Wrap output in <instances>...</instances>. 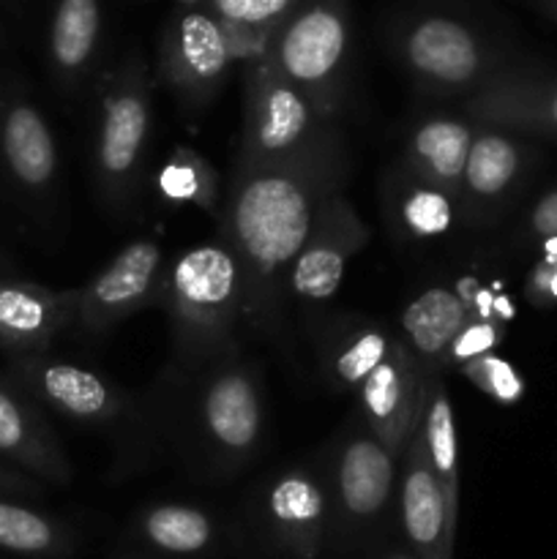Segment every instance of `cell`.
<instances>
[{"instance_id":"3957f363","label":"cell","mask_w":557,"mask_h":559,"mask_svg":"<svg viewBox=\"0 0 557 559\" xmlns=\"http://www.w3.org/2000/svg\"><path fill=\"white\" fill-rule=\"evenodd\" d=\"M153 131L151 80L142 60H123L98 91L93 178L115 207L134 200Z\"/></svg>"},{"instance_id":"1f68e13d","label":"cell","mask_w":557,"mask_h":559,"mask_svg":"<svg viewBox=\"0 0 557 559\" xmlns=\"http://www.w3.org/2000/svg\"><path fill=\"white\" fill-rule=\"evenodd\" d=\"M0 497H14V500H20V497H42V486L31 475L0 462Z\"/></svg>"},{"instance_id":"ac0fdd59","label":"cell","mask_w":557,"mask_h":559,"mask_svg":"<svg viewBox=\"0 0 557 559\" xmlns=\"http://www.w3.org/2000/svg\"><path fill=\"white\" fill-rule=\"evenodd\" d=\"M0 162L20 191L49 197L58 180V142L36 104L27 98L0 102Z\"/></svg>"},{"instance_id":"4fadbf2b","label":"cell","mask_w":557,"mask_h":559,"mask_svg":"<svg viewBox=\"0 0 557 559\" xmlns=\"http://www.w3.org/2000/svg\"><path fill=\"white\" fill-rule=\"evenodd\" d=\"M369 227L344 191H336L317 216L315 229L289 267L287 293L322 304L342 287L349 260L369 243Z\"/></svg>"},{"instance_id":"7c38bea8","label":"cell","mask_w":557,"mask_h":559,"mask_svg":"<svg viewBox=\"0 0 557 559\" xmlns=\"http://www.w3.org/2000/svg\"><path fill=\"white\" fill-rule=\"evenodd\" d=\"M402 58L410 74L431 93H464L484 87L486 49L464 22L429 14L402 36Z\"/></svg>"},{"instance_id":"836d02e7","label":"cell","mask_w":557,"mask_h":559,"mask_svg":"<svg viewBox=\"0 0 557 559\" xmlns=\"http://www.w3.org/2000/svg\"><path fill=\"white\" fill-rule=\"evenodd\" d=\"M530 293L535 300H557V260L546 257V262L535 267L530 278Z\"/></svg>"},{"instance_id":"44dd1931","label":"cell","mask_w":557,"mask_h":559,"mask_svg":"<svg viewBox=\"0 0 557 559\" xmlns=\"http://www.w3.org/2000/svg\"><path fill=\"white\" fill-rule=\"evenodd\" d=\"M102 36V5L98 0H55L49 25V63L60 87L85 82L96 60Z\"/></svg>"},{"instance_id":"5bb4252c","label":"cell","mask_w":557,"mask_h":559,"mask_svg":"<svg viewBox=\"0 0 557 559\" xmlns=\"http://www.w3.org/2000/svg\"><path fill=\"white\" fill-rule=\"evenodd\" d=\"M355 399L364 424L399 462L424 407V371L402 338L355 388Z\"/></svg>"},{"instance_id":"f1b7e54d","label":"cell","mask_w":557,"mask_h":559,"mask_svg":"<svg viewBox=\"0 0 557 559\" xmlns=\"http://www.w3.org/2000/svg\"><path fill=\"white\" fill-rule=\"evenodd\" d=\"M156 189L162 200L178 205H194L205 213H218V175L202 153L178 145L169 153L156 175Z\"/></svg>"},{"instance_id":"d6a6232c","label":"cell","mask_w":557,"mask_h":559,"mask_svg":"<svg viewBox=\"0 0 557 559\" xmlns=\"http://www.w3.org/2000/svg\"><path fill=\"white\" fill-rule=\"evenodd\" d=\"M530 233L538 238H557V189L546 194L530 213Z\"/></svg>"},{"instance_id":"cb8c5ba5","label":"cell","mask_w":557,"mask_h":559,"mask_svg":"<svg viewBox=\"0 0 557 559\" xmlns=\"http://www.w3.org/2000/svg\"><path fill=\"white\" fill-rule=\"evenodd\" d=\"M426 462L446 495L448 506L459 513V437L453 404L442 374H424V407L418 418Z\"/></svg>"},{"instance_id":"5b68a950","label":"cell","mask_w":557,"mask_h":559,"mask_svg":"<svg viewBox=\"0 0 557 559\" xmlns=\"http://www.w3.org/2000/svg\"><path fill=\"white\" fill-rule=\"evenodd\" d=\"M349 27L336 0H317L273 31L265 55L273 69L315 102L325 118L342 102Z\"/></svg>"},{"instance_id":"e575fe53","label":"cell","mask_w":557,"mask_h":559,"mask_svg":"<svg viewBox=\"0 0 557 559\" xmlns=\"http://www.w3.org/2000/svg\"><path fill=\"white\" fill-rule=\"evenodd\" d=\"M213 9H216V20L222 22L227 36L238 33L240 22H244L246 0H213Z\"/></svg>"},{"instance_id":"d4e9b609","label":"cell","mask_w":557,"mask_h":559,"mask_svg":"<svg viewBox=\"0 0 557 559\" xmlns=\"http://www.w3.org/2000/svg\"><path fill=\"white\" fill-rule=\"evenodd\" d=\"M391 218L404 238L435 240L457 227L462 207L459 197L440 186L424 183L404 169L391 189Z\"/></svg>"},{"instance_id":"d6986e66","label":"cell","mask_w":557,"mask_h":559,"mask_svg":"<svg viewBox=\"0 0 557 559\" xmlns=\"http://www.w3.org/2000/svg\"><path fill=\"white\" fill-rule=\"evenodd\" d=\"M478 126L473 120L453 115H431L413 126L404 142V164L413 178L440 186L459 197L464 164Z\"/></svg>"},{"instance_id":"7402d4cb","label":"cell","mask_w":557,"mask_h":559,"mask_svg":"<svg viewBox=\"0 0 557 559\" xmlns=\"http://www.w3.org/2000/svg\"><path fill=\"white\" fill-rule=\"evenodd\" d=\"M519 167H522V153H519L517 142H511L491 126H478L473 145H470L467 164H464L462 186H459L462 216L500 200L508 186L517 180Z\"/></svg>"},{"instance_id":"f546056e","label":"cell","mask_w":557,"mask_h":559,"mask_svg":"<svg viewBox=\"0 0 557 559\" xmlns=\"http://www.w3.org/2000/svg\"><path fill=\"white\" fill-rule=\"evenodd\" d=\"M459 374L467 377L478 391H484L486 396H491L500 404L519 402L524 393L522 377L517 374V369L495 353L481 355V358L464 364L462 369H459Z\"/></svg>"},{"instance_id":"83f0119b","label":"cell","mask_w":557,"mask_h":559,"mask_svg":"<svg viewBox=\"0 0 557 559\" xmlns=\"http://www.w3.org/2000/svg\"><path fill=\"white\" fill-rule=\"evenodd\" d=\"M0 549L22 557H58L69 549V530L14 497H0Z\"/></svg>"},{"instance_id":"4dcf8cb0","label":"cell","mask_w":557,"mask_h":559,"mask_svg":"<svg viewBox=\"0 0 557 559\" xmlns=\"http://www.w3.org/2000/svg\"><path fill=\"white\" fill-rule=\"evenodd\" d=\"M502 322L495 317H481L470 311L467 322L462 325V331L457 333V338L451 342L446 355V369L459 371L470 360L481 358V355L495 353V347L500 344L502 336Z\"/></svg>"},{"instance_id":"277c9868","label":"cell","mask_w":557,"mask_h":559,"mask_svg":"<svg viewBox=\"0 0 557 559\" xmlns=\"http://www.w3.org/2000/svg\"><path fill=\"white\" fill-rule=\"evenodd\" d=\"M265 404L257 371L224 355L205 366L191 396V435L213 469L238 473L251 462L262 440Z\"/></svg>"},{"instance_id":"603a6c76","label":"cell","mask_w":557,"mask_h":559,"mask_svg":"<svg viewBox=\"0 0 557 559\" xmlns=\"http://www.w3.org/2000/svg\"><path fill=\"white\" fill-rule=\"evenodd\" d=\"M462 115L475 126H549L557 129V87L519 85V82L491 80L467 98Z\"/></svg>"},{"instance_id":"6da1fadb","label":"cell","mask_w":557,"mask_h":559,"mask_svg":"<svg viewBox=\"0 0 557 559\" xmlns=\"http://www.w3.org/2000/svg\"><path fill=\"white\" fill-rule=\"evenodd\" d=\"M342 183L344 147L333 126L284 162L233 164L218 240L240 265L246 322L254 331L278 333L289 267Z\"/></svg>"},{"instance_id":"9c48e42d","label":"cell","mask_w":557,"mask_h":559,"mask_svg":"<svg viewBox=\"0 0 557 559\" xmlns=\"http://www.w3.org/2000/svg\"><path fill=\"white\" fill-rule=\"evenodd\" d=\"M167 265L158 243L147 238L131 240L91 282L76 287L74 328L102 336L126 317L156 306Z\"/></svg>"},{"instance_id":"30bf717a","label":"cell","mask_w":557,"mask_h":559,"mask_svg":"<svg viewBox=\"0 0 557 559\" xmlns=\"http://www.w3.org/2000/svg\"><path fill=\"white\" fill-rule=\"evenodd\" d=\"M11 380L33 402L76 424L109 426L131 415V399L112 380L47 353L14 355Z\"/></svg>"},{"instance_id":"4316f807","label":"cell","mask_w":557,"mask_h":559,"mask_svg":"<svg viewBox=\"0 0 557 559\" xmlns=\"http://www.w3.org/2000/svg\"><path fill=\"white\" fill-rule=\"evenodd\" d=\"M399 338L375 322H355L333 333L325 347V371L339 388H355L386 358Z\"/></svg>"},{"instance_id":"7a4b0ae2","label":"cell","mask_w":557,"mask_h":559,"mask_svg":"<svg viewBox=\"0 0 557 559\" xmlns=\"http://www.w3.org/2000/svg\"><path fill=\"white\" fill-rule=\"evenodd\" d=\"M173 333L175 364L205 369L235 353V331L246 322L244 276L222 240L180 251L164 273L158 304Z\"/></svg>"},{"instance_id":"8992f818","label":"cell","mask_w":557,"mask_h":559,"mask_svg":"<svg viewBox=\"0 0 557 559\" xmlns=\"http://www.w3.org/2000/svg\"><path fill=\"white\" fill-rule=\"evenodd\" d=\"M331 129V118L284 80L265 55L249 60L244 96V136L235 164H271L298 156Z\"/></svg>"},{"instance_id":"ba28073f","label":"cell","mask_w":557,"mask_h":559,"mask_svg":"<svg viewBox=\"0 0 557 559\" xmlns=\"http://www.w3.org/2000/svg\"><path fill=\"white\" fill-rule=\"evenodd\" d=\"M233 60L222 22L202 11L175 16L158 44V76L186 112H200L218 96Z\"/></svg>"},{"instance_id":"9a60e30c","label":"cell","mask_w":557,"mask_h":559,"mask_svg":"<svg viewBox=\"0 0 557 559\" xmlns=\"http://www.w3.org/2000/svg\"><path fill=\"white\" fill-rule=\"evenodd\" d=\"M396 508L407 549L418 559H453L459 513L448 506L429 462L418 424L399 459Z\"/></svg>"},{"instance_id":"8d00e7d4","label":"cell","mask_w":557,"mask_h":559,"mask_svg":"<svg viewBox=\"0 0 557 559\" xmlns=\"http://www.w3.org/2000/svg\"><path fill=\"white\" fill-rule=\"evenodd\" d=\"M0 276H5V265H3V260H0Z\"/></svg>"},{"instance_id":"ffe728a7","label":"cell","mask_w":557,"mask_h":559,"mask_svg":"<svg viewBox=\"0 0 557 559\" xmlns=\"http://www.w3.org/2000/svg\"><path fill=\"white\" fill-rule=\"evenodd\" d=\"M470 309L451 287H429L415 295L402 311V342L418 360L424 374H442L446 355L467 322Z\"/></svg>"},{"instance_id":"484cf974","label":"cell","mask_w":557,"mask_h":559,"mask_svg":"<svg viewBox=\"0 0 557 559\" xmlns=\"http://www.w3.org/2000/svg\"><path fill=\"white\" fill-rule=\"evenodd\" d=\"M140 538L164 555H200L216 538V524L205 511L180 502H164L140 513Z\"/></svg>"},{"instance_id":"e0dca14e","label":"cell","mask_w":557,"mask_h":559,"mask_svg":"<svg viewBox=\"0 0 557 559\" xmlns=\"http://www.w3.org/2000/svg\"><path fill=\"white\" fill-rule=\"evenodd\" d=\"M0 462L31 478L71 484V464L49 420L25 391L9 382H0Z\"/></svg>"},{"instance_id":"2e32d148","label":"cell","mask_w":557,"mask_h":559,"mask_svg":"<svg viewBox=\"0 0 557 559\" xmlns=\"http://www.w3.org/2000/svg\"><path fill=\"white\" fill-rule=\"evenodd\" d=\"M76 289H49L25 278L0 276V347L14 355L47 353L74 325Z\"/></svg>"},{"instance_id":"52a82bcc","label":"cell","mask_w":557,"mask_h":559,"mask_svg":"<svg viewBox=\"0 0 557 559\" xmlns=\"http://www.w3.org/2000/svg\"><path fill=\"white\" fill-rule=\"evenodd\" d=\"M331 495V535L339 546L369 538L396 502L399 462L369 431L355 426L344 431L325 478Z\"/></svg>"},{"instance_id":"8fae6325","label":"cell","mask_w":557,"mask_h":559,"mask_svg":"<svg viewBox=\"0 0 557 559\" xmlns=\"http://www.w3.org/2000/svg\"><path fill=\"white\" fill-rule=\"evenodd\" d=\"M257 516L268 538L293 559H317L331 535V495L309 467L273 475L257 497Z\"/></svg>"},{"instance_id":"d590c367","label":"cell","mask_w":557,"mask_h":559,"mask_svg":"<svg viewBox=\"0 0 557 559\" xmlns=\"http://www.w3.org/2000/svg\"><path fill=\"white\" fill-rule=\"evenodd\" d=\"M380 559H418L410 549H388L382 551Z\"/></svg>"}]
</instances>
